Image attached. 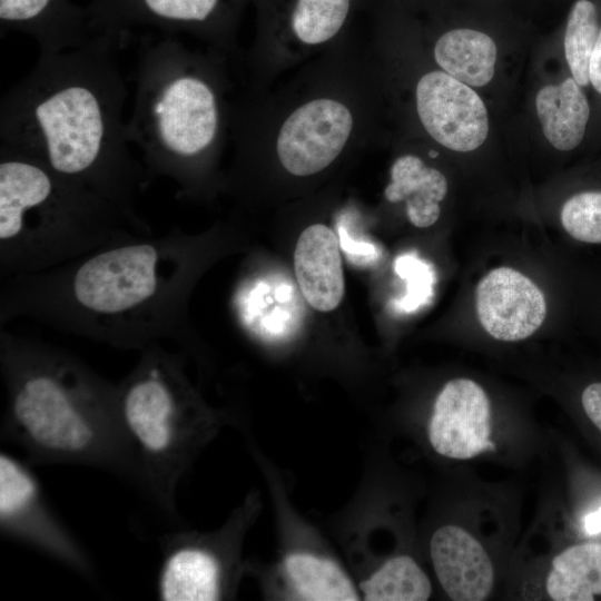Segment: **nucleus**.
Listing matches in <instances>:
<instances>
[{"label":"nucleus","instance_id":"obj_1","mask_svg":"<svg viewBox=\"0 0 601 601\" xmlns=\"http://www.w3.org/2000/svg\"><path fill=\"white\" fill-rule=\"evenodd\" d=\"M203 249L173 227L1 279V326L23 317L122 349L162 341L191 349L186 305Z\"/></svg>","mask_w":601,"mask_h":601},{"label":"nucleus","instance_id":"obj_2","mask_svg":"<svg viewBox=\"0 0 601 601\" xmlns=\"http://www.w3.org/2000/svg\"><path fill=\"white\" fill-rule=\"evenodd\" d=\"M118 48L109 37L96 35L80 48L39 55L30 72L2 97L0 147L31 157L141 217L136 196L150 177L129 150Z\"/></svg>","mask_w":601,"mask_h":601},{"label":"nucleus","instance_id":"obj_3","mask_svg":"<svg viewBox=\"0 0 601 601\" xmlns=\"http://www.w3.org/2000/svg\"><path fill=\"white\" fill-rule=\"evenodd\" d=\"M2 435L38 464L106 470L135 485L118 386L55 345L0 329Z\"/></svg>","mask_w":601,"mask_h":601},{"label":"nucleus","instance_id":"obj_4","mask_svg":"<svg viewBox=\"0 0 601 601\" xmlns=\"http://www.w3.org/2000/svg\"><path fill=\"white\" fill-rule=\"evenodd\" d=\"M215 66L174 36L144 40L127 136L149 177L201 194L224 131L221 78Z\"/></svg>","mask_w":601,"mask_h":601},{"label":"nucleus","instance_id":"obj_5","mask_svg":"<svg viewBox=\"0 0 601 601\" xmlns=\"http://www.w3.org/2000/svg\"><path fill=\"white\" fill-rule=\"evenodd\" d=\"M152 235L146 219L0 147V277L53 268L93 250Z\"/></svg>","mask_w":601,"mask_h":601},{"label":"nucleus","instance_id":"obj_6","mask_svg":"<svg viewBox=\"0 0 601 601\" xmlns=\"http://www.w3.org/2000/svg\"><path fill=\"white\" fill-rule=\"evenodd\" d=\"M117 386L135 486L175 515L177 485L205 437L207 412L185 375L181 355L160 344L140 351Z\"/></svg>","mask_w":601,"mask_h":601},{"label":"nucleus","instance_id":"obj_7","mask_svg":"<svg viewBox=\"0 0 601 601\" xmlns=\"http://www.w3.org/2000/svg\"><path fill=\"white\" fill-rule=\"evenodd\" d=\"M247 0H90L86 6L92 35L119 47L131 29L155 28L164 35H191L217 47L233 42Z\"/></svg>","mask_w":601,"mask_h":601},{"label":"nucleus","instance_id":"obj_8","mask_svg":"<svg viewBox=\"0 0 601 601\" xmlns=\"http://www.w3.org/2000/svg\"><path fill=\"white\" fill-rule=\"evenodd\" d=\"M1 533L26 543L78 573L91 577L92 564L71 532L47 504L29 466L0 453Z\"/></svg>","mask_w":601,"mask_h":601},{"label":"nucleus","instance_id":"obj_9","mask_svg":"<svg viewBox=\"0 0 601 601\" xmlns=\"http://www.w3.org/2000/svg\"><path fill=\"white\" fill-rule=\"evenodd\" d=\"M349 108L339 100L321 97L296 108L283 122L276 154L286 171L309 176L329 166L343 151L353 131Z\"/></svg>","mask_w":601,"mask_h":601},{"label":"nucleus","instance_id":"obj_10","mask_svg":"<svg viewBox=\"0 0 601 601\" xmlns=\"http://www.w3.org/2000/svg\"><path fill=\"white\" fill-rule=\"evenodd\" d=\"M418 118L440 145L460 152L475 150L489 134L484 102L467 85L443 70L421 77L415 90Z\"/></svg>","mask_w":601,"mask_h":601},{"label":"nucleus","instance_id":"obj_11","mask_svg":"<svg viewBox=\"0 0 601 601\" xmlns=\"http://www.w3.org/2000/svg\"><path fill=\"white\" fill-rule=\"evenodd\" d=\"M427 434L433 450L449 459L469 460L494 451L485 391L470 378L449 381L435 398Z\"/></svg>","mask_w":601,"mask_h":601},{"label":"nucleus","instance_id":"obj_12","mask_svg":"<svg viewBox=\"0 0 601 601\" xmlns=\"http://www.w3.org/2000/svg\"><path fill=\"white\" fill-rule=\"evenodd\" d=\"M477 318L487 334L503 342L530 337L543 324L546 302L526 275L511 267L486 273L475 289Z\"/></svg>","mask_w":601,"mask_h":601},{"label":"nucleus","instance_id":"obj_13","mask_svg":"<svg viewBox=\"0 0 601 601\" xmlns=\"http://www.w3.org/2000/svg\"><path fill=\"white\" fill-rule=\"evenodd\" d=\"M0 23L32 37L40 55L77 49L93 37L86 7L72 0H0Z\"/></svg>","mask_w":601,"mask_h":601},{"label":"nucleus","instance_id":"obj_14","mask_svg":"<svg viewBox=\"0 0 601 601\" xmlns=\"http://www.w3.org/2000/svg\"><path fill=\"white\" fill-rule=\"evenodd\" d=\"M430 554L437 580L455 601H482L494 587V568L484 546L466 530L443 525L432 535Z\"/></svg>","mask_w":601,"mask_h":601},{"label":"nucleus","instance_id":"obj_15","mask_svg":"<svg viewBox=\"0 0 601 601\" xmlns=\"http://www.w3.org/2000/svg\"><path fill=\"white\" fill-rule=\"evenodd\" d=\"M234 306L245 329L270 342L292 335L303 313L302 298L293 280L283 275L244 279L235 293Z\"/></svg>","mask_w":601,"mask_h":601},{"label":"nucleus","instance_id":"obj_16","mask_svg":"<svg viewBox=\"0 0 601 601\" xmlns=\"http://www.w3.org/2000/svg\"><path fill=\"white\" fill-rule=\"evenodd\" d=\"M157 591L164 601H213L223 594V565L214 550L186 535L162 543Z\"/></svg>","mask_w":601,"mask_h":601},{"label":"nucleus","instance_id":"obj_17","mask_svg":"<svg viewBox=\"0 0 601 601\" xmlns=\"http://www.w3.org/2000/svg\"><path fill=\"white\" fill-rule=\"evenodd\" d=\"M339 240L323 224L308 226L299 235L294 252V270L304 299L319 312L335 309L344 296Z\"/></svg>","mask_w":601,"mask_h":601},{"label":"nucleus","instance_id":"obj_18","mask_svg":"<svg viewBox=\"0 0 601 601\" xmlns=\"http://www.w3.org/2000/svg\"><path fill=\"white\" fill-rule=\"evenodd\" d=\"M446 194L445 176L413 155L402 156L394 161L391 183L384 190L388 201H405L406 216L418 228L436 223L441 215L440 203Z\"/></svg>","mask_w":601,"mask_h":601},{"label":"nucleus","instance_id":"obj_19","mask_svg":"<svg viewBox=\"0 0 601 601\" xmlns=\"http://www.w3.org/2000/svg\"><path fill=\"white\" fill-rule=\"evenodd\" d=\"M542 131L558 150H572L583 139L589 120V102L573 78L540 89L535 98Z\"/></svg>","mask_w":601,"mask_h":601},{"label":"nucleus","instance_id":"obj_20","mask_svg":"<svg viewBox=\"0 0 601 601\" xmlns=\"http://www.w3.org/2000/svg\"><path fill=\"white\" fill-rule=\"evenodd\" d=\"M434 59L442 70L470 87L487 85L495 70L496 46L486 33L453 29L434 46Z\"/></svg>","mask_w":601,"mask_h":601},{"label":"nucleus","instance_id":"obj_21","mask_svg":"<svg viewBox=\"0 0 601 601\" xmlns=\"http://www.w3.org/2000/svg\"><path fill=\"white\" fill-rule=\"evenodd\" d=\"M545 587L555 601H592L601 595V543L575 544L554 556Z\"/></svg>","mask_w":601,"mask_h":601},{"label":"nucleus","instance_id":"obj_22","mask_svg":"<svg viewBox=\"0 0 601 601\" xmlns=\"http://www.w3.org/2000/svg\"><path fill=\"white\" fill-rule=\"evenodd\" d=\"M284 572L302 600L352 601L359 593L346 572L334 561L312 553H289Z\"/></svg>","mask_w":601,"mask_h":601},{"label":"nucleus","instance_id":"obj_23","mask_svg":"<svg viewBox=\"0 0 601 601\" xmlns=\"http://www.w3.org/2000/svg\"><path fill=\"white\" fill-rule=\"evenodd\" d=\"M359 590L368 601H425L431 597L432 584L414 559L398 555L363 581Z\"/></svg>","mask_w":601,"mask_h":601},{"label":"nucleus","instance_id":"obj_24","mask_svg":"<svg viewBox=\"0 0 601 601\" xmlns=\"http://www.w3.org/2000/svg\"><path fill=\"white\" fill-rule=\"evenodd\" d=\"M599 32L595 6L590 0H578L569 13L564 53L572 78L579 86L590 82L589 65Z\"/></svg>","mask_w":601,"mask_h":601},{"label":"nucleus","instance_id":"obj_25","mask_svg":"<svg viewBox=\"0 0 601 601\" xmlns=\"http://www.w3.org/2000/svg\"><path fill=\"white\" fill-rule=\"evenodd\" d=\"M561 223L574 239L601 244V191H584L570 197L562 206Z\"/></svg>","mask_w":601,"mask_h":601},{"label":"nucleus","instance_id":"obj_26","mask_svg":"<svg viewBox=\"0 0 601 601\" xmlns=\"http://www.w3.org/2000/svg\"><path fill=\"white\" fill-rule=\"evenodd\" d=\"M581 403L590 421L601 431V382L584 388Z\"/></svg>","mask_w":601,"mask_h":601},{"label":"nucleus","instance_id":"obj_27","mask_svg":"<svg viewBox=\"0 0 601 601\" xmlns=\"http://www.w3.org/2000/svg\"><path fill=\"white\" fill-rule=\"evenodd\" d=\"M589 78L594 89L601 93V30L590 59Z\"/></svg>","mask_w":601,"mask_h":601},{"label":"nucleus","instance_id":"obj_28","mask_svg":"<svg viewBox=\"0 0 601 601\" xmlns=\"http://www.w3.org/2000/svg\"><path fill=\"white\" fill-rule=\"evenodd\" d=\"M584 530L590 535L601 532V506L585 516Z\"/></svg>","mask_w":601,"mask_h":601}]
</instances>
